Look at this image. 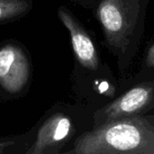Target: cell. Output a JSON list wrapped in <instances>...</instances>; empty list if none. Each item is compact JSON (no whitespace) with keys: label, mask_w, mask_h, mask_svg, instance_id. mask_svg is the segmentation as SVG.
<instances>
[{"label":"cell","mask_w":154,"mask_h":154,"mask_svg":"<svg viewBox=\"0 0 154 154\" xmlns=\"http://www.w3.org/2000/svg\"><path fill=\"white\" fill-rule=\"evenodd\" d=\"M150 0H98L96 17L104 42L116 58L121 72L125 71L136 55L144 32Z\"/></svg>","instance_id":"1"},{"label":"cell","mask_w":154,"mask_h":154,"mask_svg":"<svg viewBox=\"0 0 154 154\" xmlns=\"http://www.w3.org/2000/svg\"><path fill=\"white\" fill-rule=\"evenodd\" d=\"M75 154H154V116L139 115L95 126L75 143Z\"/></svg>","instance_id":"2"},{"label":"cell","mask_w":154,"mask_h":154,"mask_svg":"<svg viewBox=\"0 0 154 154\" xmlns=\"http://www.w3.org/2000/svg\"><path fill=\"white\" fill-rule=\"evenodd\" d=\"M154 108V78L139 83L96 112L95 126L133 116L145 115Z\"/></svg>","instance_id":"3"},{"label":"cell","mask_w":154,"mask_h":154,"mask_svg":"<svg viewBox=\"0 0 154 154\" xmlns=\"http://www.w3.org/2000/svg\"><path fill=\"white\" fill-rule=\"evenodd\" d=\"M31 77L30 60L25 52L15 44L0 48V86L10 94L22 92Z\"/></svg>","instance_id":"4"},{"label":"cell","mask_w":154,"mask_h":154,"mask_svg":"<svg viewBox=\"0 0 154 154\" xmlns=\"http://www.w3.org/2000/svg\"><path fill=\"white\" fill-rule=\"evenodd\" d=\"M58 15L70 34L72 48L79 62L88 69L97 70L100 63L99 55L87 30L66 7H60Z\"/></svg>","instance_id":"5"},{"label":"cell","mask_w":154,"mask_h":154,"mask_svg":"<svg viewBox=\"0 0 154 154\" xmlns=\"http://www.w3.org/2000/svg\"><path fill=\"white\" fill-rule=\"evenodd\" d=\"M72 134L73 125L70 119L63 114H55L41 126L36 140L27 153H48L51 148L65 143Z\"/></svg>","instance_id":"6"},{"label":"cell","mask_w":154,"mask_h":154,"mask_svg":"<svg viewBox=\"0 0 154 154\" xmlns=\"http://www.w3.org/2000/svg\"><path fill=\"white\" fill-rule=\"evenodd\" d=\"M31 8V0H0V23L18 18Z\"/></svg>","instance_id":"7"},{"label":"cell","mask_w":154,"mask_h":154,"mask_svg":"<svg viewBox=\"0 0 154 154\" xmlns=\"http://www.w3.org/2000/svg\"><path fill=\"white\" fill-rule=\"evenodd\" d=\"M143 66L145 68L154 69V38L150 42L144 51Z\"/></svg>","instance_id":"8"},{"label":"cell","mask_w":154,"mask_h":154,"mask_svg":"<svg viewBox=\"0 0 154 154\" xmlns=\"http://www.w3.org/2000/svg\"><path fill=\"white\" fill-rule=\"evenodd\" d=\"M80 1L86 6H92L96 3L97 0H80Z\"/></svg>","instance_id":"9"},{"label":"cell","mask_w":154,"mask_h":154,"mask_svg":"<svg viewBox=\"0 0 154 154\" xmlns=\"http://www.w3.org/2000/svg\"><path fill=\"white\" fill-rule=\"evenodd\" d=\"M10 144H11V143H0V153H2L4 149Z\"/></svg>","instance_id":"10"}]
</instances>
